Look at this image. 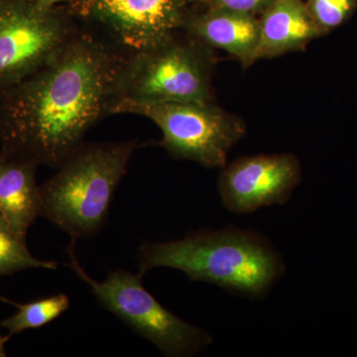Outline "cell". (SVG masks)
Masks as SVG:
<instances>
[{
	"instance_id": "4",
	"label": "cell",
	"mask_w": 357,
	"mask_h": 357,
	"mask_svg": "<svg viewBox=\"0 0 357 357\" xmlns=\"http://www.w3.org/2000/svg\"><path fill=\"white\" fill-rule=\"evenodd\" d=\"M213 66L211 48L181 30L126 53L110 115L115 107L126 103L213 102Z\"/></svg>"
},
{
	"instance_id": "2",
	"label": "cell",
	"mask_w": 357,
	"mask_h": 357,
	"mask_svg": "<svg viewBox=\"0 0 357 357\" xmlns=\"http://www.w3.org/2000/svg\"><path fill=\"white\" fill-rule=\"evenodd\" d=\"M137 258L142 277L154 268H173L191 281L253 299L269 292L285 273L280 253L266 237L234 227L202 230L178 241L144 243Z\"/></svg>"
},
{
	"instance_id": "9",
	"label": "cell",
	"mask_w": 357,
	"mask_h": 357,
	"mask_svg": "<svg viewBox=\"0 0 357 357\" xmlns=\"http://www.w3.org/2000/svg\"><path fill=\"white\" fill-rule=\"evenodd\" d=\"M301 181L302 168L295 155L263 154L241 157L223 167L218 188L223 206L244 215L287 203Z\"/></svg>"
},
{
	"instance_id": "8",
	"label": "cell",
	"mask_w": 357,
	"mask_h": 357,
	"mask_svg": "<svg viewBox=\"0 0 357 357\" xmlns=\"http://www.w3.org/2000/svg\"><path fill=\"white\" fill-rule=\"evenodd\" d=\"M196 0H74L77 20L100 26L124 53L141 50L182 30Z\"/></svg>"
},
{
	"instance_id": "14",
	"label": "cell",
	"mask_w": 357,
	"mask_h": 357,
	"mask_svg": "<svg viewBox=\"0 0 357 357\" xmlns=\"http://www.w3.org/2000/svg\"><path fill=\"white\" fill-rule=\"evenodd\" d=\"M58 268V263L44 261L33 256L8 222L0 215V275H11L26 269H50Z\"/></svg>"
},
{
	"instance_id": "13",
	"label": "cell",
	"mask_w": 357,
	"mask_h": 357,
	"mask_svg": "<svg viewBox=\"0 0 357 357\" xmlns=\"http://www.w3.org/2000/svg\"><path fill=\"white\" fill-rule=\"evenodd\" d=\"M14 305L17 307V312L0 324L8 331L9 337L48 325L69 309L70 298L65 294H59L27 304Z\"/></svg>"
},
{
	"instance_id": "12",
	"label": "cell",
	"mask_w": 357,
	"mask_h": 357,
	"mask_svg": "<svg viewBox=\"0 0 357 357\" xmlns=\"http://www.w3.org/2000/svg\"><path fill=\"white\" fill-rule=\"evenodd\" d=\"M37 167L0 156V215L23 239L37 218L41 217Z\"/></svg>"
},
{
	"instance_id": "18",
	"label": "cell",
	"mask_w": 357,
	"mask_h": 357,
	"mask_svg": "<svg viewBox=\"0 0 357 357\" xmlns=\"http://www.w3.org/2000/svg\"><path fill=\"white\" fill-rule=\"evenodd\" d=\"M9 335H6V337H3L0 333V357H6L7 356L6 351V344L7 340H9Z\"/></svg>"
},
{
	"instance_id": "16",
	"label": "cell",
	"mask_w": 357,
	"mask_h": 357,
	"mask_svg": "<svg viewBox=\"0 0 357 357\" xmlns=\"http://www.w3.org/2000/svg\"><path fill=\"white\" fill-rule=\"evenodd\" d=\"M272 0H196L198 8L225 9L236 13L260 15Z\"/></svg>"
},
{
	"instance_id": "5",
	"label": "cell",
	"mask_w": 357,
	"mask_h": 357,
	"mask_svg": "<svg viewBox=\"0 0 357 357\" xmlns=\"http://www.w3.org/2000/svg\"><path fill=\"white\" fill-rule=\"evenodd\" d=\"M75 243L72 241L67 248L70 269L89 286L100 306L152 342L164 356H196L213 342V337L203 328L178 318L160 304L143 286L140 274L117 269L109 272L105 281L91 278L77 260Z\"/></svg>"
},
{
	"instance_id": "7",
	"label": "cell",
	"mask_w": 357,
	"mask_h": 357,
	"mask_svg": "<svg viewBox=\"0 0 357 357\" xmlns=\"http://www.w3.org/2000/svg\"><path fill=\"white\" fill-rule=\"evenodd\" d=\"M79 29L66 6L0 0V93L57 57Z\"/></svg>"
},
{
	"instance_id": "1",
	"label": "cell",
	"mask_w": 357,
	"mask_h": 357,
	"mask_svg": "<svg viewBox=\"0 0 357 357\" xmlns=\"http://www.w3.org/2000/svg\"><path fill=\"white\" fill-rule=\"evenodd\" d=\"M126 53L81 28L41 69L0 93V156L58 169L110 115Z\"/></svg>"
},
{
	"instance_id": "15",
	"label": "cell",
	"mask_w": 357,
	"mask_h": 357,
	"mask_svg": "<svg viewBox=\"0 0 357 357\" xmlns=\"http://www.w3.org/2000/svg\"><path fill=\"white\" fill-rule=\"evenodd\" d=\"M310 15L321 34L344 24L357 9V0H304Z\"/></svg>"
},
{
	"instance_id": "17",
	"label": "cell",
	"mask_w": 357,
	"mask_h": 357,
	"mask_svg": "<svg viewBox=\"0 0 357 357\" xmlns=\"http://www.w3.org/2000/svg\"><path fill=\"white\" fill-rule=\"evenodd\" d=\"M42 6L47 7H55L60 6V3H72L74 0H36Z\"/></svg>"
},
{
	"instance_id": "6",
	"label": "cell",
	"mask_w": 357,
	"mask_h": 357,
	"mask_svg": "<svg viewBox=\"0 0 357 357\" xmlns=\"http://www.w3.org/2000/svg\"><path fill=\"white\" fill-rule=\"evenodd\" d=\"M146 117L162 131L159 143L175 159L190 160L206 168H223L227 154L245 134L241 119L213 102L126 103L112 114Z\"/></svg>"
},
{
	"instance_id": "10",
	"label": "cell",
	"mask_w": 357,
	"mask_h": 357,
	"mask_svg": "<svg viewBox=\"0 0 357 357\" xmlns=\"http://www.w3.org/2000/svg\"><path fill=\"white\" fill-rule=\"evenodd\" d=\"M182 30L208 48L227 52L243 68L256 62L260 37L257 16L225 9L194 7Z\"/></svg>"
},
{
	"instance_id": "11",
	"label": "cell",
	"mask_w": 357,
	"mask_h": 357,
	"mask_svg": "<svg viewBox=\"0 0 357 357\" xmlns=\"http://www.w3.org/2000/svg\"><path fill=\"white\" fill-rule=\"evenodd\" d=\"M260 37L256 61L305 48L323 36L304 0H272L260 14Z\"/></svg>"
},
{
	"instance_id": "3",
	"label": "cell",
	"mask_w": 357,
	"mask_h": 357,
	"mask_svg": "<svg viewBox=\"0 0 357 357\" xmlns=\"http://www.w3.org/2000/svg\"><path fill=\"white\" fill-rule=\"evenodd\" d=\"M136 147L134 141L84 143L40 185L41 217L75 243L96 236L105 225Z\"/></svg>"
}]
</instances>
